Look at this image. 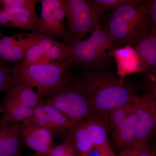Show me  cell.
<instances>
[{"instance_id":"cb8c5ba5","label":"cell","mask_w":156,"mask_h":156,"mask_svg":"<svg viewBox=\"0 0 156 156\" xmlns=\"http://www.w3.org/2000/svg\"><path fill=\"white\" fill-rule=\"evenodd\" d=\"M0 62V92H6L13 85L12 66Z\"/></svg>"},{"instance_id":"d6a6232c","label":"cell","mask_w":156,"mask_h":156,"mask_svg":"<svg viewBox=\"0 0 156 156\" xmlns=\"http://www.w3.org/2000/svg\"><path fill=\"white\" fill-rule=\"evenodd\" d=\"M150 139L152 140V148H151V149L154 152L156 151V131L155 133L154 134L151 138Z\"/></svg>"},{"instance_id":"e0dca14e","label":"cell","mask_w":156,"mask_h":156,"mask_svg":"<svg viewBox=\"0 0 156 156\" xmlns=\"http://www.w3.org/2000/svg\"><path fill=\"white\" fill-rule=\"evenodd\" d=\"M135 129V106L119 126L112 131L115 144L121 149L134 144Z\"/></svg>"},{"instance_id":"44dd1931","label":"cell","mask_w":156,"mask_h":156,"mask_svg":"<svg viewBox=\"0 0 156 156\" xmlns=\"http://www.w3.org/2000/svg\"><path fill=\"white\" fill-rule=\"evenodd\" d=\"M37 42L29 49L22 62L27 64H48L53 62L48 54L43 52Z\"/></svg>"},{"instance_id":"d590c367","label":"cell","mask_w":156,"mask_h":156,"mask_svg":"<svg viewBox=\"0 0 156 156\" xmlns=\"http://www.w3.org/2000/svg\"><path fill=\"white\" fill-rule=\"evenodd\" d=\"M31 156H47L44 155L36 153V154L35 155H34Z\"/></svg>"},{"instance_id":"ba28073f","label":"cell","mask_w":156,"mask_h":156,"mask_svg":"<svg viewBox=\"0 0 156 156\" xmlns=\"http://www.w3.org/2000/svg\"><path fill=\"white\" fill-rule=\"evenodd\" d=\"M108 130L103 120L94 116L75 123L68 131L67 136L80 156H87L94 146L109 142Z\"/></svg>"},{"instance_id":"d4e9b609","label":"cell","mask_w":156,"mask_h":156,"mask_svg":"<svg viewBox=\"0 0 156 156\" xmlns=\"http://www.w3.org/2000/svg\"><path fill=\"white\" fill-rule=\"evenodd\" d=\"M66 48L64 42L57 41L47 54L53 62H61L63 60Z\"/></svg>"},{"instance_id":"f546056e","label":"cell","mask_w":156,"mask_h":156,"mask_svg":"<svg viewBox=\"0 0 156 156\" xmlns=\"http://www.w3.org/2000/svg\"><path fill=\"white\" fill-rule=\"evenodd\" d=\"M57 41V40L55 38L42 34L41 38L37 42V44L43 52L47 54Z\"/></svg>"},{"instance_id":"5bb4252c","label":"cell","mask_w":156,"mask_h":156,"mask_svg":"<svg viewBox=\"0 0 156 156\" xmlns=\"http://www.w3.org/2000/svg\"><path fill=\"white\" fill-rule=\"evenodd\" d=\"M20 124H0V156H20Z\"/></svg>"},{"instance_id":"9a60e30c","label":"cell","mask_w":156,"mask_h":156,"mask_svg":"<svg viewBox=\"0 0 156 156\" xmlns=\"http://www.w3.org/2000/svg\"><path fill=\"white\" fill-rule=\"evenodd\" d=\"M42 34L36 32L27 33L25 36L18 40L9 47L0 57V62H22L25 58L27 51L41 38Z\"/></svg>"},{"instance_id":"83f0119b","label":"cell","mask_w":156,"mask_h":156,"mask_svg":"<svg viewBox=\"0 0 156 156\" xmlns=\"http://www.w3.org/2000/svg\"><path fill=\"white\" fill-rule=\"evenodd\" d=\"M0 10L12 15L38 16L36 10L22 7H2Z\"/></svg>"},{"instance_id":"8d00e7d4","label":"cell","mask_w":156,"mask_h":156,"mask_svg":"<svg viewBox=\"0 0 156 156\" xmlns=\"http://www.w3.org/2000/svg\"><path fill=\"white\" fill-rule=\"evenodd\" d=\"M154 156H156V153L155 152V155H154Z\"/></svg>"},{"instance_id":"9c48e42d","label":"cell","mask_w":156,"mask_h":156,"mask_svg":"<svg viewBox=\"0 0 156 156\" xmlns=\"http://www.w3.org/2000/svg\"><path fill=\"white\" fill-rule=\"evenodd\" d=\"M41 15L38 17L36 32L45 35L64 39L66 27L65 0H40Z\"/></svg>"},{"instance_id":"1f68e13d","label":"cell","mask_w":156,"mask_h":156,"mask_svg":"<svg viewBox=\"0 0 156 156\" xmlns=\"http://www.w3.org/2000/svg\"><path fill=\"white\" fill-rule=\"evenodd\" d=\"M149 76L150 80L147 84L149 93L156 99V74Z\"/></svg>"},{"instance_id":"ac0fdd59","label":"cell","mask_w":156,"mask_h":156,"mask_svg":"<svg viewBox=\"0 0 156 156\" xmlns=\"http://www.w3.org/2000/svg\"><path fill=\"white\" fill-rule=\"evenodd\" d=\"M38 17V16L10 15L0 10V26L35 32Z\"/></svg>"},{"instance_id":"f1b7e54d","label":"cell","mask_w":156,"mask_h":156,"mask_svg":"<svg viewBox=\"0 0 156 156\" xmlns=\"http://www.w3.org/2000/svg\"><path fill=\"white\" fill-rule=\"evenodd\" d=\"M27 33L14 34L11 36H4L0 39V57L3 52L20 39L25 36Z\"/></svg>"},{"instance_id":"4dcf8cb0","label":"cell","mask_w":156,"mask_h":156,"mask_svg":"<svg viewBox=\"0 0 156 156\" xmlns=\"http://www.w3.org/2000/svg\"><path fill=\"white\" fill-rule=\"evenodd\" d=\"M150 23V31L156 34V0L151 1Z\"/></svg>"},{"instance_id":"484cf974","label":"cell","mask_w":156,"mask_h":156,"mask_svg":"<svg viewBox=\"0 0 156 156\" xmlns=\"http://www.w3.org/2000/svg\"><path fill=\"white\" fill-rule=\"evenodd\" d=\"M38 0H0V8L2 7H22L36 10Z\"/></svg>"},{"instance_id":"d6986e66","label":"cell","mask_w":156,"mask_h":156,"mask_svg":"<svg viewBox=\"0 0 156 156\" xmlns=\"http://www.w3.org/2000/svg\"><path fill=\"white\" fill-rule=\"evenodd\" d=\"M95 19L100 22L104 13L110 9L131 2V0H89L87 1Z\"/></svg>"},{"instance_id":"6da1fadb","label":"cell","mask_w":156,"mask_h":156,"mask_svg":"<svg viewBox=\"0 0 156 156\" xmlns=\"http://www.w3.org/2000/svg\"><path fill=\"white\" fill-rule=\"evenodd\" d=\"M80 76L92 103L108 128L112 111L133 101L137 95L134 87L107 68H86Z\"/></svg>"},{"instance_id":"7402d4cb","label":"cell","mask_w":156,"mask_h":156,"mask_svg":"<svg viewBox=\"0 0 156 156\" xmlns=\"http://www.w3.org/2000/svg\"><path fill=\"white\" fill-rule=\"evenodd\" d=\"M147 143L134 144L121 149L118 156H154Z\"/></svg>"},{"instance_id":"4316f807","label":"cell","mask_w":156,"mask_h":156,"mask_svg":"<svg viewBox=\"0 0 156 156\" xmlns=\"http://www.w3.org/2000/svg\"><path fill=\"white\" fill-rule=\"evenodd\" d=\"M87 156H116L108 142L101 145L94 146Z\"/></svg>"},{"instance_id":"7c38bea8","label":"cell","mask_w":156,"mask_h":156,"mask_svg":"<svg viewBox=\"0 0 156 156\" xmlns=\"http://www.w3.org/2000/svg\"><path fill=\"white\" fill-rule=\"evenodd\" d=\"M22 143L37 154L47 156L53 147V135L47 129L31 124H20Z\"/></svg>"},{"instance_id":"7a4b0ae2","label":"cell","mask_w":156,"mask_h":156,"mask_svg":"<svg viewBox=\"0 0 156 156\" xmlns=\"http://www.w3.org/2000/svg\"><path fill=\"white\" fill-rule=\"evenodd\" d=\"M151 1L131 0L113 9L105 29L114 50L126 46L134 48L150 32Z\"/></svg>"},{"instance_id":"5b68a950","label":"cell","mask_w":156,"mask_h":156,"mask_svg":"<svg viewBox=\"0 0 156 156\" xmlns=\"http://www.w3.org/2000/svg\"><path fill=\"white\" fill-rule=\"evenodd\" d=\"M43 100L74 122L94 116L99 117L103 121L95 110L79 76L73 74L63 87L47 98L46 100Z\"/></svg>"},{"instance_id":"836d02e7","label":"cell","mask_w":156,"mask_h":156,"mask_svg":"<svg viewBox=\"0 0 156 156\" xmlns=\"http://www.w3.org/2000/svg\"><path fill=\"white\" fill-rule=\"evenodd\" d=\"M3 112V106L2 103H0V114H2Z\"/></svg>"},{"instance_id":"4fadbf2b","label":"cell","mask_w":156,"mask_h":156,"mask_svg":"<svg viewBox=\"0 0 156 156\" xmlns=\"http://www.w3.org/2000/svg\"><path fill=\"white\" fill-rule=\"evenodd\" d=\"M139 58L141 72L149 76L156 74V34L150 31L134 48Z\"/></svg>"},{"instance_id":"3957f363","label":"cell","mask_w":156,"mask_h":156,"mask_svg":"<svg viewBox=\"0 0 156 156\" xmlns=\"http://www.w3.org/2000/svg\"><path fill=\"white\" fill-rule=\"evenodd\" d=\"M74 66L68 59L48 64L17 63L12 66L13 84H24L36 89L41 101L44 100L68 82Z\"/></svg>"},{"instance_id":"52a82bcc","label":"cell","mask_w":156,"mask_h":156,"mask_svg":"<svg viewBox=\"0 0 156 156\" xmlns=\"http://www.w3.org/2000/svg\"><path fill=\"white\" fill-rule=\"evenodd\" d=\"M66 34L63 42L66 46L83 40L85 35L101 28L86 0H65Z\"/></svg>"},{"instance_id":"603a6c76","label":"cell","mask_w":156,"mask_h":156,"mask_svg":"<svg viewBox=\"0 0 156 156\" xmlns=\"http://www.w3.org/2000/svg\"><path fill=\"white\" fill-rule=\"evenodd\" d=\"M47 156H80L68 137L58 145L53 147Z\"/></svg>"},{"instance_id":"8fae6325","label":"cell","mask_w":156,"mask_h":156,"mask_svg":"<svg viewBox=\"0 0 156 156\" xmlns=\"http://www.w3.org/2000/svg\"><path fill=\"white\" fill-rule=\"evenodd\" d=\"M75 123L54 107L41 100L30 118L23 123L40 126L50 131L52 135H56L68 131Z\"/></svg>"},{"instance_id":"2e32d148","label":"cell","mask_w":156,"mask_h":156,"mask_svg":"<svg viewBox=\"0 0 156 156\" xmlns=\"http://www.w3.org/2000/svg\"><path fill=\"white\" fill-rule=\"evenodd\" d=\"M113 56L116 59L119 76L123 79L127 74L141 72L139 58L133 47L126 46L115 50Z\"/></svg>"},{"instance_id":"8992f818","label":"cell","mask_w":156,"mask_h":156,"mask_svg":"<svg viewBox=\"0 0 156 156\" xmlns=\"http://www.w3.org/2000/svg\"><path fill=\"white\" fill-rule=\"evenodd\" d=\"M41 101L33 88L24 84H13L6 91L3 98L0 124L25 122L30 118Z\"/></svg>"},{"instance_id":"277c9868","label":"cell","mask_w":156,"mask_h":156,"mask_svg":"<svg viewBox=\"0 0 156 156\" xmlns=\"http://www.w3.org/2000/svg\"><path fill=\"white\" fill-rule=\"evenodd\" d=\"M114 50L108 33L101 27L92 31L87 40L73 42L67 46L63 59L70 60L82 69H105Z\"/></svg>"},{"instance_id":"e575fe53","label":"cell","mask_w":156,"mask_h":156,"mask_svg":"<svg viewBox=\"0 0 156 156\" xmlns=\"http://www.w3.org/2000/svg\"><path fill=\"white\" fill-rule=\"evenodd\" d=\"M4 36H4V34H3L2 33V32L1 31V30H0V39Z\"/></svg>"},{"instance_id":"30bf717a","label":"cell","mask_w":156,"mask_h":156,"mask_svg":"<svg viewBox=\"0 0 156 156\" xmlns=\"http://www.w3.org/2000/svg\"><path fill=\"white\" fill-rule=\"evenodd\" d=\"M135 106L134 144H148L156 131V99L146 92L137 95Z\"/></svg>"},{"instance_id":"ffe728a7","label":"cell","mask_w":156,"mask_h":156,"mask_svg":"<svg viewBox=\"0 0 156 156\" xmlns=\"http://www.w3.org/2000/svg\"><path fill=\"white\" fill-rule=\"evenodd\" d=\"M135 100L117 108L111 112L109 116L108 128L114 130L125 121L135 107Z\"/></svg>"}]
</instances>
